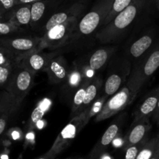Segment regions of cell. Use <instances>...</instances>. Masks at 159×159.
I'll return each instance as SVG.
<instances>
[{
    "mask_svg": "<svg viewBox=\"0 0 159 159\" xmlns=\"http://www.w3.org/2000/svg\"><path fill=\"white\" fill-rule=\"evenodd\" d=\"M0 18H2V11H1V8H0Z\"/></svg>",
    "mask_w": 159,
    "mask_h": 159,
    "instance_id": "38",
    "label": "cell"
},
{
    "mask_svg": "<svg viewBox=\"0 0 159 159\" xmlns=\"http://www.w3.org/2000/svg\"><path fill=\"white\" fill-rule=\"evenodd\" d=\"M9 20L18 26L31 23V4L17 5L12 11Z\"/></svg>",
    "mask_w": 159,
    "mask_h": 159,
    "instance_id": "16",
    "label": "cell"
},
{
    "mask_svg": "<svg viewBox=\"0 0 159 159\" xmlns=\"http://www.w3.org/2000/svg\"><path fill=\"white\" fill-rule=\"evenodd\" d=\"M151 1L152 0H133L127 7L116 16L109 24L101 28L100 31L96 34V38L102 43H110L117 39V37L131 25L138 13L142 11Z\"/></svg>",
    "mask_w": 159,
    "mask_h": 159,
    "instance_id": "2",
    "label": "cell"
},
{
    "mask_svg": "<svg viewBox=\"0 0 159 159\" xmlns=\"http://www.w3.org/2000/svg\"><path fill=\"white\" fill-rule=\"evenodd\" d=\"M158 136H159V134H158Z\"/></svg>",
    "mask_w": 159,
    "mask_h": 159,
    "instance_id": "41",
    "label": "cell"
},
{
    "mask_svg": "<svg viewBox=\"0 0 159 159\" xmlns=\"http://www.w3.org/2000/svg\"><path fill=\"white\" fill-rule=\"evenodd\" d=\"M154 41V36L146 34L135 40L130 48V54L134 58L142 56L152 47Z\"/></svg>",
    "mask_w": 159,
    "mask_h": 159,
    "instance_id": "18",
    "label": "cell"
},
{
    "mask_svg": "<svg viewBox=\"0 0 159 159\" xmlns=\"http://www.w3.org/2000/svg\"><path fill=\"white\" fill-rule=\"evenodd\" d=\"M159 68V43L152 50L146 60L138 67V70L140 75L144 82L148 80Z\"/></svg>",
    "mask_w": 159,
    "mask_h": 159,
    "instance_id": "15",
    "label": "cell"
},
{
    "mask_svg": "<svg viewBox=\"0 0 159 159\" xmlns=\"http://www.w3.org/2000/svg\"><path fill=\"white\" fill-rule=\"evenodd\" d=\"M152 116L153 117L154 121H155L157 124H159V100H158V106H157L156 107V110H155V111L154 112V113L152 114Z\"/></svg>",
    "mask_w": 159,
    "mask_h": 159,
    "instance_id": "33",
    "label": "cell"
},
{
    "mask_svg": "<svg viewBox=\"0 0 159 159\" xmlns=\"http://www.w3.org/2000/svg\"><path fill=\"white\" fill-rule=\"evenodd\" d=\"M17 5V0H0V8L2 14V19L9 20L11 12Z\"/></svg>",
    "mask_w": 159,
    "mask_h": 159,
    "instance_id": "31",
    "label": "cell"
},
{
    "mask_svg": "<svg viewBox=\"0 0 159 159\" xmlns=\"http://www.w3.org/2000/svg\"><path fill=\"white\" fill-rule=\"evenodd\" d=\"M88 121L86 110L71 118V121L64 127L57 137L52 147L48 153L54 157L61 153L75 138L78 134L86 125Z\"/></svg>",
    "mask_w": 159,
    "mask_h": 159,
    "instance_id": "3",
    "label": "cell"
},
{
    "mask_svg": "<svg viewBox=\"0 0 159 159\" xmlns=\"http://www.w3.org/2000/svg\"><path fill=\"white\" fill-rule=\"evenodd\" d=\"M16 65L0 66V88H5L6 89L12 77V71Z\"/></svg>",
    "mask_w": 159,
    "mask_h": 159,
    "instance_id": "28",
    "label": "cell"
},
{
    "mask_svg": "<svg viewBox=\"0 0 159 159\" xmlns=\"http://www.w3.org/2000/svg\"><path fill=\"white\" fill-rule=\"evenodd\" d=\"M113 2V0H99L79 23L78 30L79 33L82 35H89L99 26H102L111 10Z\"/></svg>",
    "mask_w": 159,
    "mask_h": 159,
    "instance_id": "4",
    "label": "cell"
},
{
    "mask_svg": "<svg viewBox=\"0 0 159 159\" xmlns=\"http://www.w3.org/2000/svg\"><path fill=\"white\" fill-rule=\"evenodd\" d=\"M54 158V157L52 156V155H51L50 154L46 153L44 155H43V156L40 157V158H39L37 159H53Z\"/></svg>",
    "mask_w": 159,
    "mask_h": 159,
    "instance_id": "36",
    "label": "cell"
},
{
    "mask_svg": "<svg viewBox=\"0 0 159 159\" xmlns=\"http://www.w3.org/2000/svg\"><path fill=\"white\" fill-rule=\"evenodd\" d=\"M147 142V141H142V142L139 143V144H134L126 150V155H125V159H136L137 156H138V153L140 152L141 149L142 148L144 144Z\"/></svg>",
    "mask_w": 159,
    "mask_h": 159,
    "instance_id": "32",
    "label": "cell"
},
{
    "mask_svg": "<svg viewBox=\"0 0 159 159\" xmlns=\"http://www.w3.org/2000/svg\"><path fill=\"white\" fill-rule=\"evenodd\" d=\"M151 128L152 125L149 121V118H144L137 123L132 124L131 129L125 139V143L124 144V150H127L130 146L145 141Z\"/></svg>",
    "mask_w": 159,
    "mask_h": 159,
    "instance_id": "9",
    "label": "cell"
},
{
    "mask_svg": "<svg viewBox=\"0 0 159 159\" xmlns=\"http://www.w3.org/2000/svg\"><path fill=\"white\" fill-rule=\"evenodd\" d=\"M154 2H155V6H156V8L159 11V0H154Z\"/></svg>",
    "mask_w": 159,
    "mask_h": 159,
    "instance_id": "37",
    "label": "cell"
},
{
    "mask_svg": "<svg viewBox=\"0 0 159 159\" xmlns=\"http://www.w3.org/2000/svg\"><path fill=\"white\" fill-rule=\"evenodd\" d=\"M86 79H88V78L85 77V73H83L82 70H72L69 73V75H68V79L66 81L67 88L70 91H74L75 89L77 90Z\"/></svg>",
    "mask_w": 159,
    "mask_h": 159,
    "instance_id": "23",
    "label": "cell"
},
{
    "mask_svg": "<svg viewBox=\"0 0 159 159\" xmlns=\"http://www.w3.org/2000/svg\"><path fill=\"white\" fill-rule=\"evenodd\" d=\"M144 82L138 72V68H135L124 86L104 102L101 110L96 113L95 121L100 122L109 119L124 110L136 98Z\"/></svg>",
    "mask_w": 159,
    "mask_h": 159,
    "instance_id": "1",
    "label": "cell"
},
{
    "mask_svg": "<svg viewBox=\"0 0 159 159\" xmlns=\"http://www.w3.org/2000/svg\"><path fill=\"white\" fill-rule=\"evenodd\" d=\"M37 1H40V0H17V4H32Z\"/></svg>",
    "mask_w": 159,
    "mask_h": 159,
    "instance_id": "34",
    "label": "cell"
},
{
    "mask_svg": "<svg viewBox=\"0 0 159 159\" xmlns=\"http://www.w3.org/2000/svg\"><path fill=\"white\" fill-rule=\"evenodd\" d=\"M20 105L21 104H16V105L10 107L0 116V138L4 134L5 130L7 128L9 120L12 118V116L15 114L16 112L18 110V109L20 108Z\"/></svg>",
    "mask_w": 159,
    "mask_h": 159,
    "instance_id": "27",
    "label": "cell"
},
{
    "mask_svg": "<svg viewBox=\"0 0 159 159\" xmlns=\"http://www.w3.org/2000/svg\"><path fill=\"white\" fill-rule=\"evenodd\" d=\"M35 75L17 63L6 90L14 98L23 102L34 85Z\"/></svg>",
    "mask_w": 159,
    "mask_h": 159,
    "instance_id": "5",
    "label": "cell"
},
{
    "mask_svg": "<svg viewBox=\"0 0 159 159\" xmlns=\"http://www.w3.org/2000/svg\"><path fill=\"white\" fill-rule=\"evenodd\" d=\"M83 7L84 6L82 3H75L73 6H70L68 9L64 10L63 12H56V13L53 14L48 19L45 24V32L57 25L62 24V23L69 21L71 19L78 17V16L80 15L82 12Z\"/></svg>",
    "mask_w": 159,
    "mask_h": 159,
    "instance_id": "14",
    "label": "cell"
},
{
    "mask_svg": "<svg viewBox=\"0 0 159 159\" xmlns=\"http://www.w3.org/2000/svg\"><path fill=\"white\" fill-rule=\"evenodd\" d=\"M75 159H83V158H75Z\"/></svg>",
    "mask_w": 159,
    "mask_h": 159,
    "instance_id": "39",
    "label": "cell"
},
{
    "mask_svg": "<svg viewBox=\"0 0 159 159\" xmlns=\"http://www.w3.org/2000/svg\"><path fill=\"white\" fill-rule=\"evenodd\" d=\"M102 80L99 78L93 79L89 84L88 87L86 89V93H85V99H84L83 104L80 109L79 113L88 110L92 106V103L96 102V99H97L98 94L102 86Z\"/></svg>",
    "mask_w": 159,
    "mask_h": 159,
    "instance_id": "17",
    "label": "cell"
},
{
    "mask_svg": "<svg viewBox=\"0 0 159 159\" xmlns=\"http://www.w3.org/2000/svg\"><path fill=\"white\" fill-rule=\"evenodd\" d=\"M93 79V77L88 78V79H85V81L82 83V85L75 93L72 99V104H71V118L79 114V111H80L81 107H82V104H83L85 93H86V89L88 87L89 84L91 82Z\"/></svg>",
    "mask_w": 159,
    "mask_h": 159,
    "instance_id": "20",
    "label": "cell"
},
{
    "mask_svg": "<svg viewBox=\"0 0 159 159\" xmlns=\"http://www.w3.org/2000/svg\"><path fill=\"white\" fill-rule=\"evenodd\" d=\"M41 38H30V37H5L0 38V46L16 56L18 61L23 56L39 51Z\"/></svg>",
    "mask_w": 159,
    "mask_h": 159,
    "instance_id": "7",
    "label": "cell"
},
{
    "mask_svg": "<svg viewBox=\"0 0 159 159\" xmlns=\"http://www.w3.org/2000/svg\"><path fill=\"white\" fill-rule=\"evenodd\" d=\"M51 3V0H40L31 4V23L41 20Z\"/></svg>",
    "mask_w": 159,
    "mask_h": 159,
    "instance_id": "22",
    "label": "cell"
},
{
    "mask_svg": "<svg viewBox=\"0 0 159 159\" xmlns=\"http://www.w3.org/2000/svg\"><path fill=\"white\" fill-rule=\"evenodd\" d=\"M68 159H69V158H68Z\"/></svg>",
    "mask_w": 159,
    "mask_h": 159,
    "instance_id": "42",
    "label": "cell"
},
{
    "mask_svg": "<svg viewBox=\"0 0 159 159\" xmlns=\"http://www.w3.org/2000/svg\"><path fill=\"white\" fill-rule=\"evenodd\" d=\"M21 101H19L16 98H14L12 95L7 91L0 92V116L4 112H6L8 109L16 104H21Z\"/></svg>",
    "mask_w": 159,
    "mask_h": 159,
    "instance_id": "26",
    "label": "cell"
},
{
    "mask_svg": "<svg viewBox=\"0 0 159 159\" xmlns=\"http://www.w3.org/2000/svg\"><path fill=\"white\" fill-rule=\"evenodd\" d=\"M132 2H133V0H113L111 10L109 12L107 18H106L105 22H104L102 28L103 27V26H107V24H109L119 12H120L121 11L124 10V9H125L126 7H127Z\"/></svg>",
    "mask_w": 159,
    "mask_h": 159,
    "instance_id": "24",
    "label": "cell"
},
{
    "mask_svg": "<svg viewBox=\"0 0 159 159\" xmlns=\"http://www.w3.org/2000/svg\"><path fill=\"white\" fill-rule=\"evenodd\" d=\"M121 124H122V120H121V118H120L118 120L115 121L113 124L109 126L108 128L101 137L100 140L98 141V143L92 151L91 154H90V158L93 159L97 158L105 152L106 149L110 146V144L117 136Z\"/></svg>",
    "mask_w": 159,
    "mask_h": 159,
    "instance_id": "10",
    "label": "cell"
},
{
    "mask_svg": "<svg viewBox=\"0 0 159 159\" xmlns=\"http://www.w3.org/2000/svg\"><path fill=\"white\" fill-rule=\"evenodd\" d=\"M51 105V101L49 99H43L40 101L37 107L33 110L29 120V126L30 128H34L37 126V124L42 120L43 116H44L45 113L48 111Z\"/></svg>",
    "mask_w": 159,
    "mask_h": 159,
    "instance_id": "21",
    "label": "cell"
},
{
    "mask_svg": "<svg viewBox=\"0 0 159 159\" xmlns=\"http://www.w3.org/2000/svg\"><path fill=\"white\" fill-rule=\"evenodd\" d=\"M159 100V86L152 90L135 111L133 124L144 118H150L156 110Z\"/></svg>",
    "mask_w": 159,
    "mask_h": 159,
    "instance_id": "12",
    "label": "cell"
},
{
    "mask_svg": "<svg viewBox=\"0 0 159 159\" xmlns=\"http://www.w3.org/2000/svg\"><path fill=\"white\" fill-rule=\"evenodd\" d=\"M18 63V58L6 48L0 46V66L2 65H16Z\"/></svg>",
    "mask_w": 159,
    "mask_h": 159,
    "instance_id": "29",
    "label": "cell"
},
{
    "mask_svg": "<svg viewBox=\"0 0 159 159\" xmlns=\"http://www.w3.org/2000/svg\"><path fill=\"white\" fill-rule=\"evenodd\" d=\"M52 54L41 53L40 51H35L22 57L18 61V64L34 75L44 71L50 61L53 58Z\"/></svg>",
    "mask_w": 159,
    "mask_h": 159,
    "instance_id": "8",
    "label": "cell"
},
{
    "mask_svg": "<svg viewBox=\"0 0 159 159\" xmlns=\"http://www.w3.org/2000/svg\"><path fill=\"white\" fill-rule=\"evenodd\" d=\"M77 18H73L69 21L62 24L57 25L49 30L46 31L41 38L38 50L40 51L43 48H54L65 43L68 37L71 35L77 24Z\"/></svg>",
    "mask_w": 159,
    "mask_h": 159,
    "instance_id": "6",
    "label": "cell"
},
{
    "mask_svg": "<svg viewBox=\"0 0 159 159\" xmlns=\"http://www.w3.org/2000/svg\"><path fill=\"white\" fill-rule=\"evenodd\" d=\"M20 26L11 21L10 20H5L0 18V36L9 35V34L18 31Z\"/></svg>",
    "mask_w": 159,
    "mask_h": 159,
    "instance_id": "30",
    "label": "cell"
},
{
    "mask_svg": "<svg viewBox=\"0 0 159 159\" xmlns=\"http://www.w3.org/2000/svg\"><path fill=\"white\" fill-rule=\"evenodd\" d=\"M150 159H159V142L158 144V146H157L155 153L153 154V155H152V158Z\"/></svg>",
    "mask_w": 159,
    "mask_h": 159,
    "instance_id": "35",
    "label": "cell"
},
{
    "mask_svg": "<svg viewBox=\"0 0 159 159\" xmlns=\"http://www.w3.org/2000/svg\"><path fill=\"white\" fill-rule=\"evenodd\" d=\"M111 50L101 48L95 51L90 56L89 60L88 67L93 71H97L102 68L109 60V57L111 55Z\"/></svg>",
    "mask_w": 159,
    "mask_h": 159,
    "instance_id": "19",
    "label": "cell"
},
{
    "mask_svg": "<svg viewBox=\"0 0 159 159\" xmlns=\"http://www.w3.org/2000/svg\"><path fill=\"white\" fill-rule=\"evenodd\" d=\"M44 71L48 74L50 82L53 84L66 82L70 73L68 72L65 60L61 57L51 59Z\"/></svg>",
    "mask_w": 159,
    "mask_h": 159,
    "instance_id": "11",
    "label": "cell"
},
{
    "mask_svg": "<svg viewBox=\"0 0 159 159\" xmlns=\"http://www.w3.org/2000/svg\"><path fill=\"white\" fill-rule=\"evenodd\" d=\"M100 159H104V158H100Z\"/></svg>",
    "mask_w": 159,
    "mask_h": 159,
    "instance_id": "40",
    "label": "cell"
},
{
    "mask_svg": "<svg viewBox=\"0 0 159 159\" xmlns=\"http://www.w3.org/2000/svg\"><path fill=\"white\" fill-rule=\"evenodd\" d=\"M159 142V136L157 135L156 137L153 138L152 139L149 140L144 144L142 148L141 149L140 152L138 153L136 159H150L153 154L155 153L156 148Z\"/></svg>",
    "mask_w": 159,
    "mask_h": 159,
    "instance_id": "25",
    "label": "cell"
},
{
    "mask_svg": "<svg viewBox=\"0 0 159 159\" xmlns=\"http://www.w3.org/2000/svg\"><path fill=\"white\" fill-rule=\"evenodd\" d=\"M130 74V67H124L107 77L104 84V97L109 98L117 93L126 83V79Z\"/></svg>",
    "mask_w": 159,
    "mask_h": 159,
    "instance_id": "13",
    "label": "cell"
}]
</instances>
